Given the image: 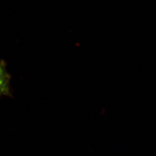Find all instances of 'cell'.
<instances>
[{"label": "cell", "instance_id": "1", "mask_svg": "<svg viewBox=\"0 0 156 156\" xmlns=\"http://www.w3.org/2000/svg\"><path fill=\"white\" fill-rule=\"evenodd\" d=\"M11 76L7 71L6 63L4 60L0 61V97H11L12 95L10 80Z\"/></svg>", "mask_w": 156, "mask_h": 156}]
</instances>
